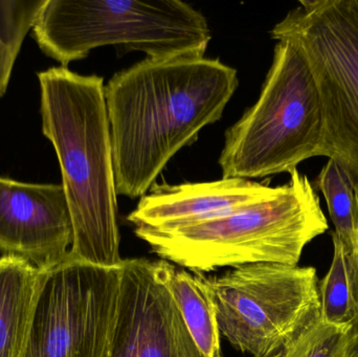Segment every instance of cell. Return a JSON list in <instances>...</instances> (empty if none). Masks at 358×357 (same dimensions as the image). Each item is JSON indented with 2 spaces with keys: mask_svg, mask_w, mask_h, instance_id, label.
<instances>
[{
  "mask_svg": "<svg viewBox=\"0 0 358 357\" xmlns=\"http://www.w3.org/2000/svg\"><path fill=\"white\" fill-rule=\"evenodd\" d=\"M40 268L23 258L0 257V357H20Z\"/></svg>",
  "mask_w": 358,
  "mask_h": 357,
  "instance_id": "obj_12",
  "label": "cell"
},
{
  "mask_svg": "<svg viewBox=\"0 0 358 357\" xmlns=\"http://www.w3.org/2000/svg\"><path fill=\"white\" fill-rule=\"evenodd\" d=\"M334 257L323 280L320 281L322 321L336 327H347L358 314L350 259L342 241L332 234Z\"/></svg>",
  "mask_w": 358,
  "mask_h": 357,
  "instance_id": "obj_15",
  "label": "cell"
},
{
  "mask_svg": "<svg viewBox=\"0 0 358 357\" xmlns=\"http://www.w3.org/2000/svg\"><path fill=\"white\" fill-rule=\"evenodd\" d=\"M31 29L63 67L107 45L155 60L204 57L212 39L203 14L180 0H45Z\"/></svg>",
  "mask_w": 358,
  "mask_h": 357,
  "instance_id": "obj_4",
  "label": "cell"
},
{
  "mask_svg": "<svg viewBox=\"0 0 358 357\" xmlns=\"http://www.w3.org/2000/svg\"><path fill=\"white\" fill-rule=\"evenodd\" d=\"M38 79L42 131L56 150L73 221L69 256L117 268L123 259L104 79L63 66L41 71Z\"/></svg>",
  "mask_w": 358,
  "mask_h": 357,
  "instance_id": "obj_2",
  "label": "cell"
},
{
  "mask_svg": "<svg viewBox=\"0 0 358 357\" xmlns=\"http://www.w3.org/2000/svg\"><path fill=\"white\" fill-rule=\"evenodd\" d=\"M238 71L206 57L146 58L105 85L117 195L143 197L174 155L220 121Z\"/></svg>",
  "mask_w": 358,
  "mask_h": 357,
  "instance_id": "obj_1",
  "label": "cell"
},
{
  "mask_svg": "<svg viewBox=\"0 0 358 357\" xmlns=\"http://www.w3.org/2000/svg\"><path fill=\"white\" fill-rule=\"evenodd\" d=\"M324 156L319 88L302 50L279 40L257 102L225 131L218 163L222 178H264L290 173Z\"/></svg>",
  "mask_w": 358,
  "mask_h": 357,
  "instance_id": "obj_5",
  "label": "cell"
},
{
  "mask_svg": "<svg viewBox=\"0 0 358 357\" xmlns=\"http://www.w3.org/2000/svg\"><path fill=\"white\" fill-rule=\"evenodd\" d=\"M350 357H358V314L348 325Z\"/></svg>",
  "mask_w": 358,
  "mask_h": 357,
  "instance_id": "obj_18",
  "label": "cell"
},
{
  "mask_svg": "<svg viewBox=\"0 0 358 357\" xmlns=\"http://www.w3.org/2000/svg\"><path fill=\"white\" fill-rule=\"evenodd\" d=\"M73 239L62 184H27L0 176V253L46 268L66 257Z\"/></svg>",
  "mask_w": 358,
  "mask_h": 357,
  "instance_id": "obj_10",
  "label": "cell"
},
{
  "mask_svg": "<svg viewBox=\"0 0 358 357\" xmlns=\"http://www.w3.org/2000/svg\"><path fill=\"white\" fill-rule=\"evenodd\" d=\"M357 187V198L358 205V184H355ZM350 259V258H349ZM351 270H352V278L353 284H355V297H357V301L358 304V254L357 259L350 261Z\"/></svg>",
  "mask_w": 358,
  "mask_h": 357,
  "instance_id": "obj_19",
  "label": "cell"
},
{
  "mask_svg": "<svg viewBox=\"0 0 358 357\" xmlns=\"http://www.w3.org/2000/svg\"><path fill=\"white\" fill-rule=\"evenodd\" d=\"M284 357H350L348 326L319 321L284 349Z\"/></svg>",
  "mask_w": 358,
  "mask_h": 357,
  "instance_id": "obj_17",
  "label": "cell"
},
{
  "mask_svg": "<svg viewBox=\"0 0 358 357\" xmlns=\"http://www.w3.org/2000/svg\"><path fill=\"white\" fill-rule=\"evenodd\" d=\"M168 286L187 330L204 357H223L212 291L203 275L170 265Z\"/></svg>",
  "mask_w": 358,
  "mask_h": 357,
  "instance_id": "obj_13",
  "label": "cell"
},
{
  "mask_svg": "<svg viewBox=\"0 0 358 357\" xmlns=\"http://www.w3.org/2000/svg\"><path fill=\"white\" fill-rule=\"evenodd\" d=\"M45 0L0 1V98L6 94L17 54Z\"/></svg>",
  "mask_w": 358,
  "mask_h": 357,
  "instance_id": "obj_16",
  "label": "cell"
},
{
  "mask_svg": "<svg viewBox=\"0 0 358 357\" xmlns=\"http://www.w3.org/2000/svg\"><path fill=\"white\" fill-rule=\"evenodd\" d=\"M256 205L171 228L134 234L165 261L203 275L256 263L298 265L305 247L329 228L313 182L298 169Z\"/></svg>",
  "mask_w": 358,
  "mask_h": 357,
  "instance_id": "obj_3",
  "label": "cell"
},
{
  "mask_svg": "<svg viewBox=\"0 0 358 357\" xmlns=\"http://www.w3.org/2000/svg\"><path fill=\"white\" fill-rule=\"evenodd\" d=\"M269 182L221 178L215 182L157 184L127 216L136 228H171L218 217L271 197Z\"/></svg>",
  "mask_w": 358,
  "mask_h": 357,
  "instance_id": "obj_11",
  "label": "cell"
},
{
  "mask_svg": "<svg viewBox=\"0 0 358 357\" xmlns=\"http://www.w3.org/2000/svg\"><path fill=\"white\" fill-rule=\"evenodd\" d=\"M171 263L125 259L108 357H204L168 286Z\"/></svg>",
  "mask_w": 358,
  "mask_h": 357,
  "instance_id": "obj_9",
  "label": "cell"
},
{
  "mask_svg": "<svg viewBox=\"0 0 358 357\" xmlns=\"http://www.w3.org/2000/svg\"><path fill=\"white\" fill-rule=\"evenodd\" d=\"M262 357H284V349L280 350V351L275 352V354H269V356Z\"/></svg>",
  "mask_w": 358,
  "mask_h": 357,
  "instance_id": "obj_20",
  "label": "cell"
},
{
  "mask_svg": "<svg viewBox=\"0 0 358 357\" xmlns=\"http://www.w3.org/2000/svg\"><path fill=\"white\" fill-rule=\"evenodd\" d=\"M299 46L313 71L324 119V156L358 184V0H300L273 27Z\"/></svg>",
  "mask_w": 358,
  "mask_h": 357,
  "instance_id": "obj_6",
  "label": "cell"
},
{
  "mask_svg": "<svg viewBox=\"0 0 358 357\" xmlns=\"http://www.w3.org/2000/svg\"><path fill=\"white\" fill-rule=\"evenodd\" d=\"M121 272L66 257L40 268L20 357H108Z\"/></svg>",
  "mask_w": 358,
  "mask_h": 357,
  "instance_id": "obj_8",
  "label": "cell"
},
{
  "mask_svg": "<svg viewBox=\"0 0 358 357\" xmlns=\"http://www.w3.org/2000/svg\"><path fill=\"white\" fill-rule=\"evenodd\" d=\"M206 281L221 335L235 349L255 357L285 349L321 320L313 268L250 264Z\"/></svg>",
  "mask_w": 358,
  "mask_h": 357,
  "instance_id": "obj_7",
  "label": "cell"
},
{
  "mask_svg": "<svg viewBox=\"0 0 358 357\" xmlns=\"http://www.w3.org/2000/svg\"><path fill=\"white\" fill-rule=\"evenodd\" d=\"M313 184L325 197L336 228L334 234L342 241L350 261H353L358 254V205L355 180L341 163L328 159Z\"/></svg>",
  "mask_w": 358,
  "mask_h": 357,
  "instance_id": "obj_14",
  "label": "cell"
}]
</instances>
